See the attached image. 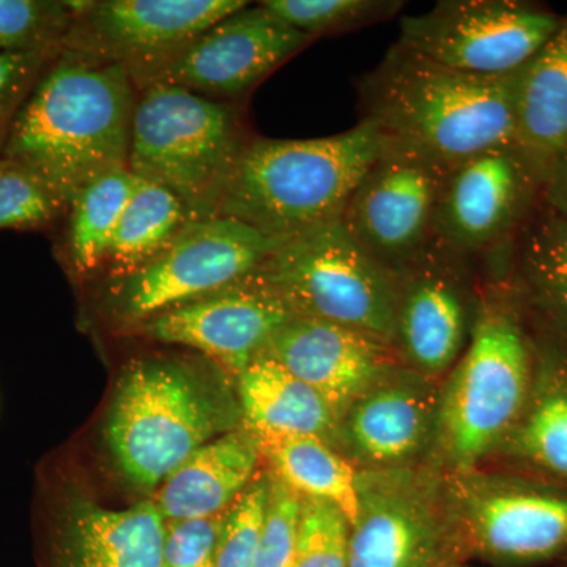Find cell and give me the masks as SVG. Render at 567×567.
<instances>
[{"mask_svg":"<svg viewBox=\"0 0 567 567\" xmlns=\"http://www.w3.org/2000/svg\"><path fill=\"white\" fill-rule=\"evenodd\" d=\"M516 145L537 181L567 151V14L517 73Z\"/></svg>","mask_w":567,"mask_h":567,"instance_id":"22","label":"cell"},{"mask_svg":"<svg viewBox=\"0 0 567 567\" xmlns=\"http://www.w3.org/2000/svg\"><path fill=\"white\" fill-rule=\"evenodd\" d=\"M59 525L65 567H163L166 520L155 502L106 509L74 499Z\"/></svg>","mask_w":567,"mask_h":567,"instance_id":"20","label":"cell"},{"mask_svg":"<svg viewBox=\"0 0 567 567\" xmlns=\"http://www.w3.org/2000/svg\"><path fill=\"white\" fill-rule=\"evenodd\" d=\"M224 516L166 522L163 567H215Z\"/></svg>","mask_w":567,"mask_h":567,"instance_id":"35","label":"cell"},{"mask_svg":"<svg viewBox=\"0 0 567 567\" xmlns=\"http://www.w3.org/2000/svg\"><path fill=\"white\" fill-rule=\"evenodd\" d=\"M468 264L431 240L399 274L395 350L406 368L436 382L464 353L475 322Z\"/></svg>","mask_w":567,"mask_h":567,"instance_id":"15","label":"cell"},{"mask_svg":"<svg viewBox=\"0 0 567 567\" xmlns=\"http://www.w3.org/2000/svg\"><path fill=\"white\" fill-rule=\"evenodd\" d=\"M254 435L271 475L303 498L331 503L344 513L350 525L357 520L358 468L341 451L319 436Z\"/></svg>","mask_w":567,"mask_h":567,"instance_id":"24","label":"cell"},{"mask_svg":"<svg viewBox=\"0 0 567 567\" xmlns=\"http://www.w3.org/2000/svg\"><path fill=\"white\" fill-rule=\"evenodd\" d=\"M275 17L316 40L323 35L360 31L394 18L404 2L399 0H264Z\"/></svg>","mask_w":567,"mask_h":567,"instance_id":"29","label":"cell"},{"mask_svg":"<svg viewBox=\"0 0 567 567\" xmlns=\"http://www.w3.org/2000/svg\"><path fill=\"white\" fill-rule=\"evenodd\" d=\"M293 317L281 295L254 271L233 286L153 317L134 330L153 341L207 354L238 379Z\"/></svg>","mask_w":567,"mask_h":567,"instance_id":"17","label":"cell"},{"mask_svg":"<svg viewBox=\"0 0 567 567\" xmlns=\"http://www.w3.org/2000/svg\"><path fill=\"white\" fill-rule=\"evenodd\" d=\"M262 354L319 391L339 417L354 399L404 365L390 342L308 317L284 324Z\"/></svg>","mask_w":567,"mask_h":567,"instance_id":"19","label":"cell"},{"mask_svg":"<svg viewBox=\"0 0 567 567\" xmlns=\"http://www.w3.org/2000/svg\"><path fill=\"white\" fill-rule=\"evenodd\" d=\"M226 216L192 219L158 256L110 279L104 309L112 322L134 328L248 278L279 248Z\"/></svg>","mask_w":567,"mask_h":567,"instance_id":"8","label":"cell"},{"mask_svg":"<svg viewBox=\"0 0 567 567\" xmlns=\"http://www.w3.org/2000/svg\"><path fill=\"white\" fill-rule=\"evenodd\" d=\"M270 473H259L224 516L215 567H256Z\"/></svg>","mask_w":567,"mask_h":567,"instance_id":"33","label":"cell"},{"mask_svg":"<svg viewBox=\"0 0 567 567\" xmlns=\"http://www.w3.org/2000/svg\"><path fill=\"white\" fill-rule=\"evenodd\" d=\"M462 551L494 565L529 566L567 550V494L477 470L446 475Z\"/></svg>","mask_w":567,"mask_h":567,"instance_id":"10","label":"cell"},{"mask_svg":"<svg viewBox=\"0 0 567 567\" xmlns=\"http://www.w3.org/2000/svg\"><path fill=\"white\" fill-rule=\"evenodd\" d=\"M536 189L540 183L516 144L475 153L447 169L432 240L468 260L483 256L513 234Z\"/></svg>","mask_w":567,"mask_h":567,"instance_id":"14","label":"cell"},{"mask_svg":"<svg viewBox=\"0 0 567 567\" xmlns=\"http://www.w3.org/2000/svg\"><path fill=\"white\" fill-rule=\"evenodd\" d=\"M259 442L248 427L205 443L158 487L155 503L164 520L226 513L257 475Z\"/></svg>","mask_w":567,"mask_h":567,"instance_id":"21","label":"cell"},{"mask_svg":"<svg viewBox=\"0 0 567 567\" xmlns=\"http://www.w3.org/2000/svg\"><path fill=\"white\" fill-rule=\"evenodd\" d=\"M350 528L331 503L303 498L292 567H349Z\"/></svg>","mask_w":567,"mask_h":567,"instance_id":"32","label":"cell"},{"mask_svg":"<svg viewBox=\"0 0 567 567\" xmlns=\"http://www.w3.org/2000/svg\"><path fill=\"white\" fill-rule=\"evenodd\" d=\"M540 189H543L546 204L567 219V151L548 171Z\"/></svg>","mask_w":567,"mask_h":567,"instance_id":"37","label":"cell"},{"mask_svg":"<svg viewBox=\"0 0 567 567\" xmlns=\"http://www.w3.org/2000/svg\"><path fill=\"white\" fill-rule=\"evenodd\" d=\"M65 213L62 200L32 171L0 156V230L48 229Z\"/></svg>","mask_w":567,"mask_h":567,"instance_id":"31","label":"cell"},{"mask_svg":"<svg viewBox=\"0 0 567 567\" xmlns=\"http://www.w3.org/2000/svg\"><path fill=\"white\" fill-rule=\"evenodd\" d=\"M78 2L0 0V52L62 50Z\"/></svg>","mask_w":567,"mask_h":567,"instance_id":"30","label":"cell"},{"mask_svg":"<svg viewBox=\"0 0 567 567\" xmlns=\"http://www.w3.org/2000/svg\"><path fill=\"white\" fill-rule=\"evenodd\" d=\"M189 221V212L175 194L156 183L136 177L132 197L123 210L104 264L107 278H121L147 264Z\"/></svg>","mask_w":567,"mask_h":567,"instance_id":"27","label":"cell"},{"mask_svg":"<svg viewBox=\"0 0 567 567\" xmlns=\"http://www.w3.org/2000/svg\"><path fill=\"white\" fill-rule=\"evenodd\" d=\"M382 148L383 137L368 121L317 140L251 137L224 189L218 216L287 244L339 221Z\"/></svg>","mask_w":567,"mask_h":567,"instance_id":"3","label":"cell"},{"mask_svg":"<svg viewBox=\"0 0 567 567\" xmlns=\"http://www.w3.org/2000/svg\"><path fill=\"white\" fill-rule=\"evenodd\" d=\"M440 391L442 383L401 365L342 413L336 450L360 470L416 466L434 445Z\"/></svg>","mask_w":567,"mask_h":567,"instance_id":"18","label":"cell"},{"mask_svg":"<svg viewBox=\"0 0 567 567\" xmlns=\"http://www.w3.org/2000/svg\"><path fill=\"white\" fill-rule=\"evenodd\" d=\"M237 382L241 415L254 434L312 435L334 446L338 412L274 358L260 354Z\"/></svg>","mask_w":567,"mask_h":567,"instance_id":"23","label":"cell"},{"mask_svg":"<svg viewBox=\"0 0 567 567\" xmlns=\"http://www.w3.org/2000/svg\"><path fill=\"white\" fill-rule=\"evenodd\" d=\"M505 446L567 483V365L557 354L537 361L527 409Z\"/></svg>","mask_w":567,"mask_h":567,"instance_id":"26","label":"cell"},{"mask_svg":"<svg viewBox=\"0 0 567 567\" xmlns=\"http://www.w3.org/2000/svg\"><path fill=\"white\" fill-rule=\"evenodd\" d=\"M312 41L262 3L246 6L200 33L151 84L177 85L218 102L237 103Z\"/></svg>","mask_w":567,"mask_h":567,"instance_id":"16","label":"cell"},{"mask_svg":"<svg viewBox=\"0 0 567 567\" xmlns=\"http://www.w3.org/2000/svg\"><path fill=\"white\" fill-rule=\"evenodd\" d=\"M249 140L237 103L151 84L134 107L128 169L169 189L192 219H210Z\"/></svg>","mask_w":567,"mask_h":567,"instance_id":"6","label":"cell"},{"mask_svg":"<svg viewBox=\"0 0 567 567\" xmlns=\"http://www.w3.org/2000/svg\"><path fill=\"white\" fill-rule=\"evenodd\" d=\"M303 496L270 473L267 511L257 548L256 567H292Z\"/></svg>","mask_w":567,"mask_h":567,"instance_id":"34","label":"cell"},{"mask_svg":"<svg viewBox=\"0 0 567 567\" xmlns=\"http://www.w3.org/2000/svg\"><path fill=\"white\" fill-rule=\"evenodd\" d=\"M442 567H473V566L466 565V563H464V561H456V563H450V565H445Z\"/></svg>","mask_w":567,"mask_h":567,"instance_id":"38","label":"cell"},{"mask_svg":"<svg viewBox=\"0 0 567 567\" xmlns=\"http://www.w3.org/2000/svg\"><path fill=\"white\" fill-rule=\"evenodd\" d=\"M256 275L295 316L342 324L394 346L399 275L369 256L341 219L279 246Z\"/></svg>","mask_w":567,"mask_h":567,"instance_id":"7","label":"cell"},{"mask_svg":"<svg viewBox=\"0 0 567 567\" xmlns=\"http://www.w3.org/2000/svg\"><path fill=\"white\" fill-rule=\"evenodd\" d=\"M464 557L443 477L416 466L358 468L349 567H442Z\"/></svg>","mask_w":567,"mask_h":567,"instance_id":"9","label":"cell"},{"mask_svg":"<svg viewBox=\"0 0 567 567\" xmlns=\"http://www.w3.org/2000/svg\"><path fill=\"white\" fill-rule=\"evenodd\" d=\"M518 264L533 301L567 333V219L550 205L525 229Z\"/></svg>","mask_w":567,"mask_h":567,"instance_id":"28","label":"cell"},{"mask_svg":"<svg viewBox=\"0 0 567 567\" xmlns=\"http://www.w3.org/2000/svg\"><path fill=\"white\" fill-rule=\"evenodd\" d=\"M137 95L122 66L62 50L18 111L0 156L32 171L69 210L89 183L128 167Z\"/></svg>","mask_w":567,"mask_h":567,"instance_id":"1","label":"cell"},{"mask_svg":"<svg viewBox=\"0 0 567 567\" xmlns=\"http://www.w3.org/2000/svg\"><path fill=\"white\" fill-rule=\"evenodd\" d=\"M561 17L511 0H443L401 20L398 43L476 76L516 73L557 32Z\"/></svg>","mask_w":567,"mask_h":567,"instance_id":"12","label":"cell"},{"mask_svg":"<svg viewBox=\"0 0 567 567\" xmlns=\"http://www.w3.org/2000/svg\"><path fill=\"white\" fill-rule=\"evenodd\" d=\"M246 6V0L78 2L62 50L122 66L141 91L200 33Z\"/></svg>","mask_w":567,"mask_h":567,"instance_id":"11","label":"cell"},{"mask_svg":"<svg viewBox=\"0 0 567 567\" xmlns=\"http://www.w3.org/2000/svg\"><path fill=\"white\" fill-rule=\"evenodd\" d=\"M535 368L517 316L480 301L468 344L440 391L432 451L447 475L473 472L505 446L527 409Z\"/></svg>","mask_w":567,"mask_h":567,"instance_id":"4","label":"cell"},{"mask_svg":"<svg viewBox=\"0 0 567 567\" xmlns=\"http://www.w3.org/2000/svg\"><path fill=\"white\" fill-rule=\"evenodd\" d=\"M450 167L383 141L342 215L347 233L377 262L401 274L431 244L436 199Z\"/></svg>","mask_w":567,"mask_h":567,"instance_id":"13","label":"cell"},{"mask_svg":"<svg viewBox=\"0 0 567 567\" xmlns=\"http://www.w3.org/2000/svg\"><path fill=\"white\" fill-rule=\"evenodd\" d=\"M136 175L128 167L100 175L74 196L66 210L62 252L74 276L99 274L106 264Z\"/></svg>","mask_w":567,"mask_h":567,"instance_id":"25","label":"cell"},{"mask_svg":"<svg viewBox=\"0 0 567 567\" xmlns=\"http://www.w3.org/2000/svg\"><path fill=\"white\" fill-rule=\"evenodd\" d=\"M517 73L476 76L395 43L358 82L361 121L383 141L453 166L516 144Z\"/></svg>","mask_w":567,"mask_h":567,"instance_id":"2","label":"cell"},{"mask_svg":"<svg viewBox=\"0 0 567 567\" xmlns=\"http://www.w3.org/2000/svg\"><path fill=\"white\" fill-rule=\"evenodd\" d=\"M61 51L20 52V54L0 52V151L6 144L18 111L35 87L48 63Z\"/></svg>","mask_w":567,"mask_h":567,"instance_id":"36","label":"cell"},{"mask_svg":"<svg viewBox=\"0 0 567 567\" xmlns=\"http://www.w3.org/2000/svg\"><path fill=\"white\" fill-rule=\"evenodd\" d=\"M240 412L186 365L137 361L118 382L104 435L122 475L153 491L205 443L235 431Z\"/></svg>","mask_w":567,"mask_h":567,"instance_id":"5","label":"cell"}]
</instances>
